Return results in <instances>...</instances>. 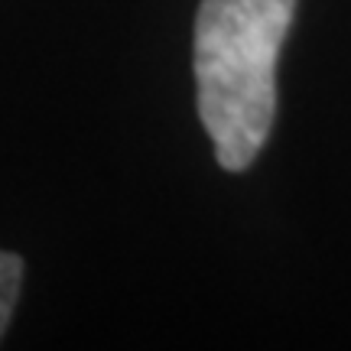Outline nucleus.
Returning a JSON list of instances; mask_svg holds the SVG:
<instances>
[{
	"label": "nucleus",
	"mask_w": 351,
	"mask_h": 351,
	"mask_svg": "<svg viewBox=\"0 0 351 351\" xmlns=\"http://www.w3.org/2000/svg\"><path fill=\"white\" fill-rule=\"evenodd\" d=\"M293 13L296 0H202L195 13L199 117L228 173H244L270 137Z\"/></svg>",
	"instance_id": "nucleus-1"
},
{
	"label": "nucleus",
	"mask_w": 351,
	"mask_h": 351,
	"mask_svg": "<svg viewBox=\"0 0 351 351\" xmlns=\"http://www.w3.org/2000/svg\"><path fill=\"white\" fill-rule=\"evenodd\" d=\"M20 283H23V261L10 251H0V339L10 326L13 306L20 296Z\"/></svg>",
	"instance_id": "nucleus-2"
}]
</instances>
